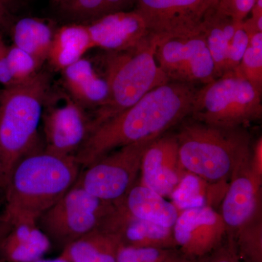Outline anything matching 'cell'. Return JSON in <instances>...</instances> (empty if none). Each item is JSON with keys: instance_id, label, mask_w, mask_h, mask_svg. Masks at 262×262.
Wrapping results in <instances>:
<instances>
[{"instance_id": "obj_1", "label": "cell", "mask_w": 262, "mask_h": 262, "mask_svg": "<svg viewBox=\"0 0 262 262\" xmlns=\"http://www.w3.org/2000/svg\"><path fill=\"white\" fill-rule=\"evenodd\" d=\"M198 91L194 84L172 81L151 90L93 130L75 155L76 161L85 168L119 148L166 134L190 116Z\"/></svg>"}, {"instance_id": "obj_2", "label": "cell", "mask_w": 262, "mask_h": 262, "mask_svg": "<svg viewBox=\"0 0 262 262\" xmlns=\"http://www.w3.org/2000/svg\"><path fill=\"white\" fill-rule=\"evenodd\" d=\"M81 166L75 157L51 154L44 149L19 160L5 186L0 228L38 220L77 182Z\"/></svg>"}, {"instance_id": "obj_3", "label": "cell", "mask_w": 262, "mask_h": 262, "mask_svg": "<svg viewBox=\"0 0 262 262\" xmlns=\"http://www.w3.org/2000/svg\"><path fill=\"white\" fill-rule=\"evenodd\" d=\"M156 45V38L148 35L132 47L105 51L100 57L108 95L105 102L91 112V133L135 104L151 90L170 82L155 59Z\"/></svg>"}, {"instance_id": "obj_4", "label": "cell", "mask_w": 262, "mask_h": 262, "mask_svg": "<svg viewBox=\"0 0 262 262\" xmlns=\"http://www.w3.org/2000/svg\"><path fill=\"white\" fill-rule=\"evenodd\" d=\"M53 87L51 75L41 70L30 80L0 89V163L6 182L19 160L44 149L38 128Z\"/></svg>"}, {"instance_id": "obj_5", "label": "cell", "mask_w": 262, "mask_h": 262, "mask_svg": "<svg viewBox=\"0 0 262 262\" xmlns=\"http://www.w3.org/2000/svg\"><path fill=\"white\" fill-rule=\"evenodd\" d=\"M176 134L180 163L186 172L213 184H228L234 169L251 151L245 127L222 128L192 120Z\"/></svg>"}, {"instance_id": "obj_6", "label": "cell", "mask_w": 262, "mask_h": 262, "mask_svg": "<svg viewBox=\"0 0 262 262\" xmlns=\"http://www.w3.org/2000/svg\"><path fill=\"white\" fill-rule=\"evenodd\" d=\"M261 92L229 72L198 89L189 117L222 128L245 127L261 119Z\"/></svg>"}, {"instance_id": "obj_7", "label": "cell", "mask_w": 262, "mask_h": 262, "mask_svg": "<svg viewBox=\"0 0 262 262\" xmlns=\"http://www.w3.org/2000/svg\"><path fill=\"white\" fill-rule=\"evenodd\" d=\"M114 207L115 203L98 199L76 182L56 204L39 217L37 225L52 245L63 250L98 229Z\"/></svg>"}, {"instance_id": "obj_8", "label": "cell", "mask_w": 262, "mask_h": 262, "mask_svg": "<svg viewBox=\"0 0 262 262\" xmlns=\"http://www.w3.org/2000/svg\"><path fill=\"white\" fill-rule=\"evenodd\" d=\"M155 139L122 146L104 155L81 170L77 184L103 201L115 204L122 201L137 182L143 155Z\"/></svg>"}, {"instance_id": "obj_9", "label": "cell", "mask_w": 262, "mask_h": 262, "mask_svg": "<svg viewBox=\"0 0 262 262\" xmlns=\"http://www.w3.org/2000/svg\"><path fill=\"white\" fill-rule=\"evenodd\" d=\"M44 150L75 157L91 131V115L63 89L53 86L43 108Z\"/></svg>"}, {"instance_id": "obj_10", "label": "cell", "mask_w": 262, "mask_h": 262, "mask_svg": "<svg viewBox=\"0 0 262 262\" xmlns=\"http://www.w3.org/2000/svg\"><path fill=\"white\" fill-rule=\"evenodd\" d=\"M155 56L172 82L204 85L215 79L214 63L202 31L157 41Z\"/></svg>"}, {"instance_id": "obj_11", "label": "cell", "mask_w": 262, "mask_h": 262, "mask_svg": "<svg viewBox=\"0 0 262 262\" xmlns=\"http://www.w3.org/2000/svg\"><path fill=\"white\" fill-rule=\"evenodd\" d=\"M213 6L207 0H135L133 10L142 18L149 35L158 41L201 32Z\"/></svg>"}, {"instance_id": "obj_12", "label": "cell", "mask_w": 262, "mask_h": 262, "mask_svg": "<svg viewBox=\"0 0 262 262\" xmlns=\"http://www.w3.org/2000/svg\"><path fill=\"white\" fill-rule=\"evenodd\" d=\"M173 232L176 247L189 260L208 256L225 242L228 235L221 213L211 206L179 212Z\"/></svg>"}, {"instance_id": "obj_13", "label": "cell", "mask_w": 262, "mask_h": 262, "mask_svg": "<svg viewBox=\"0 0 262 262\" xmlns=\"http://www.w3.org/2000/svg\"><path fill=\"white\" fill-rule=\"evenodd\" d=\"M251 151L234 169L222 201L221 215L229 234L261 213V180L253 171Z\"/></svg>"}, {"instance_id": "obj_14", "label": "cell", "mask_w": 262, "mask_h": 262, "mask_svg": "<svg viewBox=\"0 0 262 262\" xmlns=\"http://www.w3.org/2000/svg\"><path fill=\"white\" fill-rule=\"evenodd\" d=\"M187 172L183 168L176 134H163L146 148L141 160L140 183L163 196H170Z\"/></svg>"}, {"instance_id": "obj_15", "label": "cell", "mask_w": 262, "mask_h": 262, "mask_svg": "<svg viewBox=\"0 0 262 262\" xmlns=\"http://www.w3.org/2000/svg\"><path fill=\"white\" fill-rule=\"evenodd\" d=\"M98 229L115 236L120 246L177 248L173 228L131 216L118 204H115Z\"/></svg>"}, {"instance_id": "obj_16", "label": "cell", "mask_w": 262, "mask_h": 262, "mask_svg": "<svg viewBox=\"0 0 262 262\" xmlns=\"http://www.w3.org/2000/svg\"><path fill=\"white\" fill-rule=\"evenodd\" d=\"M85 24L94 48L106 52L127 49L149 35L142 18L134 10L112 13Z\"/></svg>"}, {"instance_id": "obj_17", "label": "cell", "mask_w": 262, "mask_h": 262, "mask_svg": "<svg viewBox=\"0 0 262 262\" xmlns=\"http://www.w3.org/2000/svg\"><path fill=\"white\" fill-rule=\"evenodd\" d=\"M51 246L37 224L21 222L0 228V262H33L42 258Z\"/></svg>"}, {"instance_id": "obj_18", "label": "cell", "mask_w": 262, "mask_h": 262, "mask_svg": "<svg viewBox=\"0 0 262 262\" xmlns=\"http://www.w3.org/2000/svg\"><path fill=\"white\" fill-rule=\"evenodd\" d=\"M61 72L63 89L84 110L94 111L106 101L107 83L91 60L83 57Z\"/></svg>"}, {"instance_id": "obj_19", "label": "cell", "mask_w": 262, "mask_h": 262, "mask_svg": "<svg viewBox=\"0 0 262 262\" xmlns=\"http://www.w3.org/2000/svg\"><path fill=\"white\" fill-rule=\"evenodd\" d=\"M115 204L131 216L168 228H173L179 214L172 202L140 182H136L123 200Z\"/></svg>"}, {"instance_id": "obj_20", "label": "cell", "mask_w": 262, "mask_h": 262, "mask_svg": "<svg viewBox=\"0 0 262 262\" xmlns=\"http://www.w3.org/2000/svg\"><path fill=\"white\" fill-rule=\"evenodd\" d=\"M92 48L87 24L67 23L57 27L47 61L53 70L61 72Z\"/></svg>"}, {"instance_id": "obj_21", "label": "cell", "mask_w": 262, "mask_h": 262, "mask_svg": "<svg viewBox=\"0 0 262 262\" xmlns=\"http://www.w3.org/2000/svg\"><path fill=\"white\" fill-rule=\"evenodd\" d=\"M241 23L221 11L217 5L210 8L203 20L201 31L214 63L215 79L225 74L229 46Z\"/></svg>"}, {"instance_id": "obj_22", "label": "cell", "mask_w": 262, "mask_h": 262, "mask_svg": "<svg viewBox=\"0 0 262 262\" xmlns=\"http://www.w3.org/2000/svg\"><path fill=\"white\" fill-rule=\"evenodd\" d=\"M56 28L49 20L24 17L15 19L9 32L14 46L44 63L47 61Z\"/></svg>"}, {"instance_id": "obj_23", "label": "cell", "mask_w": 262, "mask_h": 262, "mask_svg": "<svg viewBox=\"0 0 262 262\" xmlns=\"http://www.w3.org/2000/svg\"><path fill=\"white\" fill-rule=\"evenodd\" d=\"M120 246L115 236L98 228L66 246L60 256L70 262H117Z\"/></svg>"}, {"instance_id": "obj_24", "label": "cell", "mask_w": 262, "mask_h": 262, "mask_svg": "<svg viewBox=\"0 0 262 262\" xmlns=\"http://www.w3.org/2000/svg\"><path fill=\"white\" fill-rule=\"evenodd\" d=\"M51 3L67 23L89 24L105 15L133 10L135 0H51Z\"/></svg>"}, {"instance_id": "obj_25", "label": "cell", "mask_w": 262, "mask_h": 262, "mask_svg": "<svg viewBox=\"0 0 262 262\" xmlns=\"http://www.w3.org/2000/svg\"><path fill=\"white\" fill-rule=\"evenodd\" d=\"M228 184H213L187 173L170 196L179 212L188 208L214 206L222 202Z\"/></svg>"}, {"instance_id": "obj_26", "label": "cell", "mask_w": 262, "mask_h": 262, "mask_svg": "<svg viewBox=\"0 0 262 262\" xmlns=\"http://www.w3.org/2000/svg\"><path fill=\"white\" fill-rule=\"evenodd\" d=\"M228 235L233 241L241 262H262L261 213Z\"/></svg>"}, {"instance_id": "obj_27", "label": "cell", "mask_w": 262, "mask_h": 262, "mask_svg": "<svg viewBox=\"0 0 262 262\" xmlns=\"http://www.w3.org/2000/svg\"><path fill=\"white\" fill-rule=\"evenodd\" d=\"M177 248L120 246L117 262H190Z\"/></svg>"}, {"instance_id": "obj_28", "label": "cell", "mask_w": 262, "mask_h": 262, "mask_svg": "<svg viewBox=\"0 0 262 262\" xmlns=\"http://www.w3.org/2000/svg\"><path fill=\"white\" fill-rule=\"evenodd\" d=\"M262 91V32L250 35L249 44L238 67L233 71Z\"/></svg>"}, {"instance_id": "obj_29", "label": "cell", "mask_w": 262, "mask_h": 262, "mask_svg": "<svg viewBox=\"0 0 262 262\" xmlns=\"http://www.w3.org/2000/svg\"><path fill=\"white\" fill-rule=\"evenodd\" d=\"M8 60L15 84L30 80L42 70V61L13 44L8 46Z\"/></svg>"}, {"instance_id": "obj_30", "label": "cell", "mask_w": 262, "mask_h": 262, "mask_svg": "<svg viewBox=\"0 0 262 262\" xmlns=\"http://www.w3.org/2000/svg\"><path fill=\"white\" fill-rule=\"evenodd\" d=\"M250 36L244 24H239L230 41L226 59L225 74L233 72L238 67L249 44Z\"/></svg>"}, {"instance_id": "obj_31", "label": "cell", "mask_w": 262, "mask_h": 262, "mask_svg": "<svg viewBox=\"0 0 262 262\" xmlns=\"http://www.w3.org/2000/svg\"><path fill=\"white\" fill-rule=\"evenodd\" d=\"M256 0H219L217 7L221 11L237 22H243L251 15Z\"/></svg>"}, {"instance_id": "obj_32", "label": "cell", "mask_w": 262, "mask_h": 262, "mask_svg": "<svg viewBox=\"0 0 262 262\" xmlns=\"http://www.w3.org/2000/svg\"><path fill=\"white\" fill-rule=\"evenodd\" d=\"M208 262H241L230 236L227 235L225 242L208 256Z\"/></svg>"}, {"instance_id": "obj_33", "label": "cell", "mask_w": 262, "mask_h": 262, "mask_svg": "<svg viewBox=\"0 0 262 262\" xmlns=\"http://www.w3.org/2000/svg\"><path fill=\"white\" fill-rule=\"evenodd\" d=\"M18 0H0V33L9 32L15 21L18 9Z\"/></svg>"}, {"instance_id": "obj_34", "label": "cell", "mask_w": 262, "mask_h": 262, "mask_svg": "<svg viewBox=\"0 0 262 262\" xmlns=\"http://www.w3.org/2000/svg\"><path fill=\"white\" fill-rule=\"evenodd\" d=\"M8 46L3 39V34L0 33V84L3 87L15 84L8 66Z\"/></svg>"}, {"instance_id": "obj_35", "label": "cell", "mask_w": 262, "mask_h": 262, "mask_svg": "<svg viewBox=\"0 0 262 262\" xmlns=\"http://www.w3.org/2000/svg\"><path fill=\"white\" fill-rule=\"evenodd\" d=\"M251 165L258 178L262 179V139L261 136L251 146Z\"/></svg>"}, {"instance_id": "obj_36", "label": "cell", "mask_w": 262, "mask_h": 262, "mask_svg": "<svg viewBox=\"0 0 262 262\" xmlns=\"http://www.w3.org/2000/svg\"><path fill=\"white\" fill-rule=\"evenodd\" d=\"M5 202V186L0 184V215H1L2 210L4 206Z\"/></svg>"}, {"instance_id": "obj_37", "label": "cell", "mask_w": 262, "mask_h": 262, "mask_svg": "<svg viewBox=\"0 0 262 262\" xmlns=\"http://www.w3.org/2000/svg\"><path fill=\"white\" fill-rule=\"evenodd\" d=\"M33 262H70L66 258L61 257V256L59 257L54 258V259H44V258H40V259L36 260V261Z\"/></svg>"}, {"instance_id": "obj_38", "label": "cell", "mask_w": 262, "mask_h": 262, "mask_svg": "<svg viewBox=\"0 0 262 262\" xmlns=\"http://www.w3.org/2000/svg\"><path fill=\"white\" fill-rule=\"evenodd\" d=\"M5 183H6V179H5L4 171H3V167L0 163V184L5 186Z\"/></svg>"}, {"instance_id": "obj_39", "label": "cell", "mask_w": 262, "mask_h": 262, "mask_svg": "<svg viewBox=\"0 0 262 262\" xmlns=\"http://www.w3.org/2000/svg\"><path fill=\"white\" fill-rule=\"evenodd\" d=\"M208 256H209V255H208ZM208 256H206V257L198 258V259L192 260L190 262H208Z\"/></svg>"}, {"instance_id": "obj_40", "label": "cell", "mask_w": 262, "mask_h": 262, "mask_svg": "<svg viewBox=\"0 0 262 262\" xmlns=\"http://www.w3.org/2000/svg\"><path fill=\"white\" fill-rule=\"evenodd\" d=\"M207 1H208V3H209L210 5H217L219 0H207Z\"/></svg>"}]
</instances>
